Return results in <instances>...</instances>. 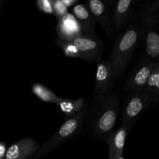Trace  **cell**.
Segmentation results:
<instances>
[{"label":"cell","mask_w":159,"mask_h":159,"mask_svg":"<svg viewBox=\"0 0 159 159\" xmlns=\"http://www.w3.org/2000/svg\"><path fill=\"white\" fill-rule=\"evenodd\" d=\"M98 99L91 112L90 126L96 137L107 138L112 132L117 120L120 108L118 94L104 93L97 96Z\"/></svg>","instance_id":"obj_1"},{"label":"cell","mask_w":159,"mask_h":159,"mask_svg":"<svg viewBox=\"0 0 159 159\" xmlns=\"http://www.w3.org/2000/svg\"><path fill=\"white\" fill-rule=\"evenodd\" d=\"M141 32L139 26L132 25L115 43L111 59L110 60L113 81L120 77L126 69L132 54L134 52Z\"/></svg>","instance_id":"obj_2"},{"label":"cell","mask_w":159,"mask_h":159,"mask_svg":"<svg viewBox=\"0 0 159 159\" xmlns=\"http://www.w3.org/2000/svg\"><path fill=\"white\" fill-rule=\"evenodd\" d=\"M85 114L86 111L83 108L81 111L68 117L58 130L51 136L30 159H37L43 156L55 149L57 146L61 144L69 138L74 136L82 127Z\"/></svg>","instance_id":"obj_3"},{"label":"cell","mask_w":159,"mask_h":159,"mask_svg":"<svg viewBox=\"0 0 159 159\" xmlns=\"http://www.w3.org/2000/svg\"><path fill=\"white\" fill-rule=\"evenodd\" d=\"M152 100V96L146 89L132 93L124 109L122 124L131 128L138 116L149 107Z\"/></svg>","instance_id":"obj_4"},{"label":"cell","mask_w":159,"mask_h":159,"mask_svg":"<svg viewBox=\"0 0 159 159\" xmlns=\"http://www.w3.org/2000/svg\"><path fill=\"white\" fill-rule=\"evenodd\" d=\"M71 42L77 48L81 58L90 62L100 59L102 43L96 36L82 35L73 39Z\"/></svg>","instance_id":"obj_5"},{"label":"cell","mask_w":159,"mask_h":159,"mask_svg":"<svg viewBox=\"0 0 159 159\" xmlns=\"http://www.w3.org/2000/svg\"><path fill=\"white\" fill-rule=\"evenodd\" d=\"M156 62L149 58L140 62L127 80L126 89L132 93L145 89L148 79L152 74Z\"/></svg>","instance_id":"obj_6"},{"label":"cell","mask_w":159,"mask_h":159,"mask_svg":"<svg viewBox=\"0 0 159 159\" xmlns=\"http://www.w3.org/2000/svg\"><path fill=\"white\" fill-rule=\"evenodd\" d=\"M39 149L34 140L25 138L8 148L4 159H27L32 157Z\"/></svg>","instance_id":"obj_7"},{"label":"cell","mask_w":159,"mask_h":159,"mask_svg":"<svg viewBox=\"0 0 159 159\" xmlns=\"http://www.w3.org/2000/svg\"><path fill=\"white\" fill-rule=\"evenodd\" d=\"M57 21L58 38L65 41H71L73 39L83 35L80 25L71 13L68 12Z\"/></svg>","instance_id":"obj_8"},{"label":"cell","mask_w":159,"mask_h":159,"mask_svg":"<svg viewBox=\"0 0 159 159\" xmlns=\"http://www.w3.org/2000/svg\"><path fill=\"white\" fill-rule=\"evenodd\" d=\"M130 128L124 124L115 131H112L107 137V143L109 144V159H116L123 155L124 144Z\"/></svg>","instance_id":"obj_9"},{"label":"cell","mask_w":159,"mask_h":159,"mask_svg":"<svg viewBox=\"0 0 159 159\" xmlns=\"http://www.w3.org/2000/svg\"><path fill=\"white\" fill-rule=\"evenodd\" d=\"M112 82L113 79L110 61L107 59L101 61L98 63L96 68L95 94L100 96L107 93V92L111 89Z\"/></svg>","instance_id":"obj_10"},{"label":"cell","mask_w":159,"mask_h":159,"mask_svg":"<svg viewBox=\"0 0 159 159\" xmlns=\"http://www.w3.org/2000/svg\"><path fill=\"white\" fill-rule=\"evenodd\" d=\"M72 15L80 25L82 34L95 36V20L87 5L76 4L72 8Z\"/></svg>","instance_id":"obj_11"},{"label":"cell","mask_w":159,"mask_h":159,"mask_svg":"<svg viewBox=\"0 0 159 159\" xmlns=\"http://www.w3.org/2000/svg\"><path fill=\"white\" fill-rule=\"evenodd\" d=\"M87 6L95 22L100 24L107 33L110 32L112 23L108 7L106 3L101 0H90L87 2Z\"/></svg>","instance_id":"obj_12"},{"label":"cell","mask_w":159,"mask_h":159,"mask_svg":"<svg viewBox=\"0 0 159 159\" xmlns=\"http://www.w3.org/2000/svg\"><path fill=\"white\" fill-rule=\"evenodd\" d=\"M133 3V0H120L116 2L113 12L115 27L119 29L125 24L128 20Z\"/></svg>","instance_id":"obj_13"},{"label":"cell","mask_w":159,"mask_h":159,"mask_svg":"<svg viewBox=\"0 0 159 159\" xmlns=\"http://www.w3.org/2000/svg\"><path fill=\"white\" fill-rule=\"evenodd\" d=\"M56 104L61 111L65 113L67 118L81 111L85 107V101L82 98L79 99H61V100Z\"/></svg>","instance_id":"obj_14"},{"label":"cell","mask_w":159,"mask_h":159,"mask_svg":"<svg viewBox=\"0 0 159 159\" xmlns=\"http://www.w3.org/2000/svg\"><path fill=\"white\" fill-rule=\"evenodd\" d=\"M145 49L148 58L158 61L159 54V35L154 29L149 30L145 37Z\"/></svg>","instance_id":"obj_15"},{"label":"cell","mask_w":159,"mask_h":159,"mask_svg":"<svg viewBox=\"0 0 159 159\" xmlns=\"http://www.w3.org/2000/svg\"><path fill=\"white\" fill-rule=\"evenodd\" d=\"M33 93L41 101L45 102L57 103L61 98L57 96L54 92L50 90L48 87L40 83H35L32 86Z\"/></svg>","instance_id":"obj_16"},{"label":"cell","mask_w":159,"mask_h":159,"mask_svg":"<svg viewBox=\"0 0 159 159\" xmlns=\"http://www.w3.org/2000/svg\"><path fill=\"white\" fill-rule=\"evenodd\" d=\"M145 89L148 93L154 98L155 102L158 100L159 94V62L155 63V68L152 71V74L149 76L148 82L145 85Z\"/></svg>","instance_id":"obj_17"},{"label":"cell","mask_w":159,"mask_h":159,"mask_svg":"<svg viewBox=\"0 0 159 159\" xmlns=\"http://www.w3.org/2000/svg\"><path fill=\"white\" fill-rule=\"evenodd\" d=\"M57 43L59 46L62 48L64 51V54L69 57H73V58H77L80 57L79 52L78 51L75 45L71 41H65V40H61L60 38H57Z\"/></svg>","instance_id":"obj_18"},{"label":"cell","mask_w":159,"mask_h":159,"mask_svg":"<svg viewBox=\"0 0 159 159\" xmlns=\"http://www.w3.org/2000/svg\"><path fill=\"white\" fill-rule=\"evenodd\" d=\"M53 12L57 20L68 13V8L64 5L62 0H53Z\"/></svg>","instance_id":"obj_19"},{"label":"cell","mask_w":159,"mask_h":159,"mask_svg":"<svg viewBox=\"0 0 159 159\" xmlns=\"http://www.w3.org/2000/svg\"><path fill=\"white\" fill-rule=\"evenodd\" d=\"M37 7L40 11L46 14H54L53 0H38L36 2Z\"/></svg>","instance_id":"obj_20"},{"label":"cell","mask_w":159,"mask_h":159,"mask_svg":"<svg viewBox=\"0 0 159 159\" xmlns=\"http://www.w3.org/2000/svg\"><path fill=\"white\" fill-rule=\"evenodd\" d=\"M159 8V1L156 0V1L153 2L151 5L145 6L144 8L142 11V16H148L154 15L155 12H157V10Z\"/></svg>","instance_id":"obj_21"},{"label":"cell","mask_w":159,"mask_h":159,"mask_svg":"<svg viewBox=\"0 0 159 159\" xmlns=\"http://www.w3.org/2000/svg\"><path fill=\"white\" fill-rule=\"evenodd\" d=\"M6 150H7V148H6V144L4 142H0V159H4Z\"/></svg>","instance_id":"obj_22"},{"label":"cell","mask_w":159,"mask_h":159,"mask_svg":"<svg viewBox=\"0 0 159 159\" xmlns=\"http://www.w3.org/2000/svg\"><path fill=\"white\" fill-rule=\"evenodd\" d=\"M62 2L64 3L67 8H69L71 6H75L77 4V0H62Z\"/></svg>","instance_id":"obj_23"},{"label":"cell","mask_w":159,"mask_h":159,"mask_svg":"<svg viewBox=\"0 0 159 159\" xmlns=\"http://www.w3.org/2000/svg\"><path fill=\"white\" fill-rule=\"evenodd\" d=\"M116 159H124V157H123V155H121V156L118 157V158Z\"/></svg>","instance_id":"obj_24"}]
</instances>
